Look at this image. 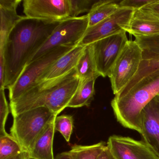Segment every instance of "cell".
<instances>
[{
	"mask_svg": "<svg viewBox=\"0 0 159 159\" xmlns=\"http://www.w3.org/2000/svg\"><path fill=\"white\" fill-rule=\"evenodd\" d=\"M106 145L104 141L86 146L75 145L69 152L74 159H96Z\"/></svg>",
	"mask_w": 159,
	"mask_h": 159,
	"instance_id": "21",
	"label": "cell"
},
{
	"mask_svg": "<svg viewBox=\"0 0 159 159\" xmlns=\"http://www.w3.org/2000/svg\"><path fill=\"white\" fill-rule=\"evenodd\" d=\"M72 46H60L29 63L18 80L9 90L10 102L18 99L38 81L41 76L57 59L73 49Z\"/></svg>",
	"mask_w": 159,
	"mask_h": 159,
	"instance_id": "6",
	"label": "cell"
},
{
	"mask_svg": "<svg viewBox=\"0 0 159 159\" xmlns=\"http://www.w3.org/2000/svg\"><path fill=\"white\" fill-rule=\"evenodd\" d=\"M159 93L158 70L139 82L125 94L111 100V107L117 121L124 127L140 134L141 111Z\"/></svg>",
	"mask_w": 159,
	"mask_h": 159,
	"instance_id": "3",
	"label": "cell"
},
{
	"mask_svg": "<svg viewBox=\"0 0 159 159\" xmlns=\"http://www.w3.org/2000/svg\"><path fill=\"white\" fill-rule=\"evenodd\" d=\"M60 21L39 20L23 16L9 34L0 53L5 65L4 89L18 80L34 54L43 45Z\"/></svg>",
	"mask_w": 159,
	"mask_h": 159,
	"instance_id": "1",
	"label": "cell"
},
{
	"mask_svg": "<svg viewBox=\"0 0 159 159\" xmlns=\"http://www.w3.org/2000/svg\"><path fill=\"white\" fill-rule=\"evenodd\" d=\"M96 159H116L109 148L106 145Z\"/></svg>",
	"mask_w": 159,
	"mask_h": 159,
	"instance_id": "28",
	"label": "cell"
},
{
	"mask_svg": "<svg viewBox=\"0 0 159 159\" xmlns=\"http://www.w3.org/2000/svg\"><path fill=\"white\" fill-rule=\"evenodd\" d=\"M26 17L39 20L61 21L70 18L69 0H24Z\"/></svg>",
	"mask_w": 159,
	"mask_h": 159,
	"instance_id": "10",
	"label": "cell"
},
{
	"mask_svg": "<svg viewBox=\"0 0 159 159\" xmlns=\"http://www.w3.org/2000/svg\"><path fill=\"white\" fill-rule=\"evenodd\" d=\"M107 145L116 159H159L144 141L128 137L111 136Z\"/></svg>",
	"mask_w": 159,
	"mask_h": 159,
	"instance_id": "11",
	"label": "cell"
},
{
	"mask_svg": "<svg viewBox=\"0 0 159 159\" xmlns=\"http://www.w3.org/2000/svg\"><path fill=\"white\" fill-rule=\"evenodd\" d=\"M140 123L142 141L159 159V98L157 96L141 111Z\"/></svg>",
	"mask_w": 159,
	"mask_h": 159,
	"instance_id": "12",
	"label": "cell"
},
{
	"mask_svg": "<svg viewBox=\"0 0 159 159\" xmlns=\"http://www.w3.org/2000/svg\"><path fill=\"white\" fill-rule=\"evenodd\" d=\"M25 151L11 134L0 137V159H8Z\"/></svg>",
	"mask_w": 159,
	"mask_h": 159,
	"instance_id": "22",
	"label": "cell"
},
{
	"mask_svg": "<svg viewBox=\"0 0 159 159\" xmlns=\"http://www.w3.org/2000/svg\"><path fill=\"white\" fill-rule=\"evenodd\" d=\"M29 157V153L27 152L24 151L8 159H28Z\"/></svg>",
	"mask_w": 159,
	"mask_h": 159,
	"instance_id": "30",
	"label": "cell"
},
{
	"mask_svg": "<svg viewBox=\"0 0 159 159\" xmlns=\"http://www.w3.org/2000/svg\"><path fill=\"white\" fill-rule=\"evenodd\" d=\"M120 2L113 0L97 1L87 13L89 18L88 28L93 26L113 14L120 8Z\"/></svg>",
	"mask_w": 159,
	"mask_h": 159,
	"instance_id": "19",
	"label": "cell"
},
{
	"mask_svg": "<svg viewBox=\"0 0 159 159\" xmlns=\"http://www.w3.org/2000/svg\"><path fill=\"white\" fill-rule=\"evenodd\" d=\"M157 97H158V98H159V94H158V95H157Z\"/></svg>",
	"mask_w": 159,
	"mask_h": 159,
	"instance_id": "31",
	"label": "cell"
},
{
	"mask_svg": "<svg viewBox=\"0 0 159 159\" xmlns=\"http://www.w3.org/2000/svg\"><path fill=\"white\" fill-rule=\"evenodd\" d=\"M75 68L78 77L81 80L97 79L101 76L97 68L92 44L85 46Z\"/></svg>",
	"mask_w": 159,
	"mask_h": 159,
	"instance_id": "17",
	"label": "cell"
},
{
	"mask_svg": "<svg viewBox=\"0 0 159 159\" xmlns=\"http://www.w3.org/2000/svg\"><path fill=\"white\" fill-rule=\"evenodd\" d=\"M28 159H32V158H30V157H29V158Z\"/></svg>",
	"mask_w": 159,
	"mask_h": 159,
	"instance_id": "32",
	"label": "cell"
},
{
	"mask_svg": "<svg viewBox=\"0 0 159 159\" xmlns=\"http://www.w3.org/2000/svg\"><path fill=\"white\" fill-rule=\"evenodd\" d=\"M80 83L76 68L61 77L38 82L18 99L10 102L13 117L43 107L57 116L67 107Z\"/></svg>",
	"mask_w": 159,
	"mask_h": 159,
	"instance_id": "2",
	"label": "cell"
},
{
	"mask_svg": "<svg viewBox=\"0 0 159 159\" xmlns=\"http://www.w3.org/2000/svg\"><path fill=\"white\" fill-rule=\"evenodd\" d=\"M126 31L104 38L92 43L98 71L108 77L117 58L128 42Z\"/></svg>",
	"mask_w": 159,
	"mask_h": 159,
	"instance_id": "9",
	"label": "cell"
},
{
	"mask_svg": "<svg viewBox=\"0 0 159 159\" xmlns=\"http://www.w3.org/2000/svg\"><path fill=\"white\" fill-rule=\"evenodd\" d=\"M142 11L159 18V0H153L151 3L140 9Z\"/></svg>",
	"mask_w": 159,
	"mask_h": 159,
	"instance_id": "27",
	"label": "cell"
},
{
	"mask_svg": "<svg viewBox=\"0 0 159 159\" xmlns=\"http://www.w3.org/2000/svg\"><path fill=\"white\" fill-rule=\"evenodd\" d=\"M57 116L46 107L24 111L13 117L10 134L19 142L25 151L29 153L46 125Z\"/></svg>",
	"mask_w": 159,
	"mask_h": 159,
	"instance_id": "4",
	"label": "cell"
},
{
	"mask_svg": "<svg viewBox=\"0 0 159 159\" xmlns=\"http://www.w3.org/2000/svg\"><path fill=\"white\" fill-rule=\"evenodd\" d=\"M142 60V50L140 46L135 41H128L108 76L115 95L136 75Z\"/></svg>",
	"mask_w": 159,
	"mask_h": 159,
	"instance_id": "7",
	"label": "cell"
},
{
	"mask_svg": "<svg viewBox=\"0 0 159 159\" xmlns=\"http://www.w3.org/2000/svg\"><path fill=\"white\" fill-rule=\"evenodd\" d=\"M4 91L3 88L0 89V137L9 134L6 132L5 125L11 109Z\"/></svg>",
	"mask_w": 159,
	"mask_h": 159,
	"instance_id": "24",
	"label": "cell"
},
{
	"mask_svg": "<svg viewBox=\"0 0 159 159\" xmlns=\"http://www.w3.org/2000/svg\"><path fill=\"white\" fill-rule=\"evenodd\" d=\"M127 32L135 37L159 35V18L141 10H135L129 24Z\"/></svg>",
	"mask_w": 159,
	"mask_h": 159,
	"instance_id": "15",
	"label": "cell"
},
{
	"mask_svg": "<svg viewBox=\"0 0 159 159\" xmlns=\"http://www.w3.org/2000/svg\"><path fill=\"white\" fill-rule=\"evenodd\" d=\"M153 1V0H124L120 1L119 6L138 10Z\"/></svg>",
	"mask_w": 159,
	"mask_h": 159,
	"instance_id": "26",
	"label": "cell"
},
{
	"mask_svg": "<svg viewBox=\"0 0 159 159\" xmlns=\"http://www.w3.org/2000/svg\"><path fill=\"white\" fill-rule=\"evenodd\" d=\"M55 131H58L63 136L65 140L69 142L74 128V118L70 115L57 116L54 120Z\"/></svg>",
	"mask_w": 159,
	"mask_h": 159,
	"instance_id": "23",
	"label": "cell"
},
{
	"mask_svg": "<svg viewBox=\"0 0 159 159\" xmlns=\"http://www.w3.org/2000/svg\"><path fill=\"white\" fill-rule=\"evenodd\" d=\"M134 41L142 49L143 60H159V35L135 37Z\"/></svg>",
	"mask_w": 159,
	"mask_h": 159,
	"instance_id": "20",
	"label": "cell"
},
{
	"mask_svg": "<svg viewBox=\"0 0 159 159\" xmlns=\"http://www.w3.org/2000/svg\"><path fill=\"white\" fill-rule=\"evenodd\" d=\"M95 79L80 80V84L70 101L67 107L80 108L89 107L94 99L95 93Z\"/></svg>",
	"mask_w": 159,
	"mask_h": 159,
	"instance_id": "18",
	"label": "cell"
},
{
	"mask_svg": "<svg viewBox=\"0 0 159 159\" xmlns=\"http://www.w3.org/2000/svg\"><path fill=\"white\" fill-rule=\"evenodd\" d=\"M54 159H74L69 151L58 153Z\"/></svg>",
	"mask_w": 159,
	"mask_h": 159,
	"instance_id": "29",
	"label": "cell"
},
{
	"mask_svg": "<svg viewBox=\"0 0 159 159\" xmlns=\"http://www.w3.org/2000/svg\"><path fill=\"white\" fill-rule=\"evenodd\" d=\"M135 11L132 8L120 7L109 17L88 28L79 45L86 46L123 31L127 32Z\"/></svg>",
	"mask_w": 159,
	"mask_h": 159,
	"instance_id": "8",
	"label": "cell"
},
{
	"mask_svg": "<svg viewBox=\"0 0 159 159\" xmlns=\"http://www.w3.org/2000/svg\"><path fill=\"white\" fill-rule=\"evenodd\" d=\"M88 25L87 14L60 21L47 40L34 54L28 64L57 47H74L79 45L88 29Z\"/></svg>",
	"mask_w": 159,
	"mask_h": 159,
	"instance_id": "5",
	"label": "cell"
},
{
	"mask_svg": "<svg viewBox=\"0 0 159 159\" xmlns=\"http://www.w3.org/2000/svg\"><path fill=\"white\" fill-rule=\"evenodd\" d=\"M54 120L48 124L36 140L30 152V158L33 159H54L53 151L55 130Z\"/></svg>",
	"mask_w": 159,
	"mask_h": 159,
	"instance_id": "16",
	"label": "cell"
},
{
	"mask_svg": "<svg viewBox=\"0 0 159 159\" xmlns=\"http://www.w3.org/2000/svg\"><path fill=\"white\" fill-rule=\"evenodd\" d=\"M96 1L95 0H69L70 18L78 17V16L84 13H88Z\"/></svg>",
	"mask_w": 159,
	"mask_h": 159,
	"instance_id": "25",
	"label": "cell"
},
{
	"mask_svg": "<svg viewBox=\"0 0 159 159\" xmlns=\"http://www.w3.org/2000/svg\"><path fill=\"white\" fill-rule=\"evenodd\" d=\"M22 2L21 0H0V50L3 49L9 34L23 18L16 11Z\"/></svg>",
	"mask_w": 159,
	"mask_h": 159,
	"instance_id": "13",
	"label": "cell"
},
{
	"mask_svg": "<svg viewBox=\"0 0 159 159\" xmlns=\"http://www.w3.org/2000/svg\"><path fill=\"white\" fill-rule=\"evenodd\" d=\"M84 47L77 45L62 56L44 72L37 82L61 77L75 68Z\"/></svg>",
	"mask_w": 159,
	"mask_h": 159,
	"instance_id": "14",
	"label": "cell"
}]
</instances>
